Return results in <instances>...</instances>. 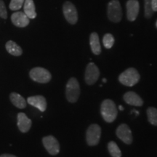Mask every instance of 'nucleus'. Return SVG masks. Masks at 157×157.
<instances>
[{
    "label": "nucleus",
    "mask_w": 157,
    "mask_h": 157,
    "mask_svg": "<svg viewBox=\"0 0 157 157\" xmlns=\"http://www.w3.org/2000/svg\"><path fill=\"white\" fill-rule=\"evenodd\" d=\"M11 21L15 26L23 28L29 24V18L23 12H15L11 15Z\"/></svg>",
    "instance_id": "nucleus-12"
},
{
    "label": "nucleus",
    "mask_w": 157,
    "mask_h": 157,
    "mask_svg": "<svg viewBox=\"0 0 157 157\" xmlns=\"http://www.w3.org/2000/svg\"><path fill=\"white\" fill-rule=\"evenodd\" d=\"M0 157H17L14 156V155H12V154H2Z\"/></svg>",
    "instance_id": "nucleus-27"
},
{
    "label": "nucleus",
    "mask_w": 157,
    "mask_h": 157,
    "mask_svg": "<svg viewBox=\"0 0 157 157\" xmlns=\"http://www.w3.org/2000/svg\"><path fill=\"white\" fill-rule=\"evenodd\" d=\"M119 80L124 85L132 87L139 82L140 74L135 68H129L120 74Z\"/></svg>",
    "instance_id": "nucleus-2"
},
{
    "label": "nucleus",
    "mask_w": 157,
    "mask_h": 157,
    "mask_svg": "<svg viewBox=\"0 0 157 157\" xmlns=\"http://www.w3.org/2000/svg\"><path fill=\"white\" fill-rule=\"evenodd\" d=\"M151 7L154 12L157 11V0H152L151 1Z\"/></svg>",
    "instance_id": "nucleus-26"
},
{
    "label": "nucleus",
    "mask_w": 157,
    "mask_h": 157,
    "mask_svg": "<svg viewBox=\"0 0 157 157\" xmlns=\"http://www.w3.org/2000/svg\"><path fill=\"white\" fill-rule=\"evenodd\" d=\"M117 137L126 144H131L132 142V135L131 129L126 124L119 125L117 129Z\"/></svg>",
    "instance_id": "nucleus-10"
},
{
    "label": "nucleus",
    "mask_w": 157,
    "mask_h": 157,
    "mask_svg": "<svg viewBox=\"0 0 157 157\" xmlns=\"http://www.w3.org/2000/svg\"><path fill=\"white\" fill-rule=\"evenodd\" d=\"M17 127L22 132H27L31 127V120L24 113L17 114Z\"/></svg>",
    "instance_id": "nucleus-14"
},
{
    "label": "nucleus",
    "mask_w": 157,
    "mask_h": 157,
    "mask_svg": "<svg viewBox=\"0 0 157 157\" xmlns=\"http://www.w3.org/2000/svg\"><path fill=\"white\" fill-rule=\"evenodd\" d=\"M42 143L44 148L51 155H57L60 151V145L57 139L52 135L43 137Z\"/></svg>",
    "instance_id": "nucleus-8"
},
{
    "label": "nucleus",
    "mask_w": 157,
    "mask_h": 157,
    "mask_svg": "<svg viewBox=\"0 0 157 157\" xmlns=\"http://www.w3.org/2000/svg\"><path fill=\"white\" fill-rule=\"evenodd\" d=\"M127 17L129 21H134L137 18L140 10V5L137 0H128L126 5Z\"/></svg>",
    "instance_id": "nucleus-11"
},
{
    "label": "nucleus",
    "mask_w": 157,
    "mask_h": 157,
    "mask_svg": "<svg viewBox=\"0 0 157 157\" xmlns=\"http://www.w3.org/2000/svg\"><path fill=\"white\" fill-rule=\"evenodd\" d=\"M108 149L112 157H121V152L117 144L113 141H111L108 144Z\"/></svg>",
    "instance_id": "nucleus-20"
},
{
    "label": "nucleus",
    "mask_w": 157,
    "mask_h": 157,
    "mask_svg": "<svg viewBox=\"0 0 157 157\" xmlns=\"http://www.w3.org/2000/svg\"><path fill=\"white\" fill-rule=\"evenodd\" d=\"M25 0H11L9 7L11 10L16 11L22 7Z\"/></svg>",
    "instance_id": "nucleus-24"
},
{
    "label": "nucleus",
    "mask_w": 157,
    "mask_h": 157,
    "mask_svg": "<svg viewBox=\"0 0 157 157\" xmlns=\"http://www.w3.org/2000/svg\"><path fill=\"white\" fill-rule=\"evenodd\" d=\"M103 43L104 47L106 49L111 48L114 44V38L111 34H105L103 38Z\"/></svg>",
    "instance_id": "nucleus-22"
},
{
    "label": "nucleus",
    "mask_w": 157,
    "mask_h": 157,
    "mask_svg": "<svg viewBox=\"0 0 157 157\" xmlns=\"http://www.w3.org/2000/svg\"><path fill=\"white\" fill-rule=\"evenodd\" d=\"M101 135V129L99 125L93 124L90 125L86 133V140L89 146H96L99 143Z\"/></svg>",
    "instance_id": "nucleus-6"
},
{
    "label": "nucleus",
    "mask_w": 157,
    "mask_h": 157,
    "mask_svg": "<svg viewBox=\"0 0 157 157\" xmlns=\"http://www.w3.org/2000/svg\"><path fill=\"white\" fill-rule=\"evenodd\" d=\"M80 95L79 84L76 78L71 77L66 84V95L70 103H75L77 101Z\"/></svg>",
    "instance_id": "nucleus-3"
},
{
    "label": "nucleus",
    "mask_w": 157,
    "mask_h": 157,
    "mask_svg": "<svg viewBox=\"0 0 157 157\" xmlns=\"http://www.w3.org/2000/svg\"><path fill=\"white\" fill-rule=\"evenodd\" d=\"M101 113L103 119L106 122H113L117 118L118 113L117 105L114 102L109 99L103 101L101 106Z\"/></svg>",
    "instance_id": "nucleus-1"
},
{
    "label": "nucleus",
    "mask_w": 157,
    "mask_h": 157,
    "mask_svg": "<svg viewBox=\"0 0 157 157\" xmlns=\"http://www.w3.org/2000/svg\"><path fill=\"white\" fill-rule=\"evenodd\" d=\"M90 44L91 47V50L95 55L101 54V47L100 44L99 36L97 33H92L90 37Z\"/></svg>",
    "instance_id": "nucleus-17"
},
{
    "label": "nucleus",
    "mask_w": 157,
    "mask_h": 157,
    "mask_svg": "<svg viewBox=\"0 0 157 157\" xmlns=\"http://www.w3.org/2000/svg\"><path fill=\"white\" fill-rule=\"evenodd\" d=\"M108 17L111 21L118 23L122 17L121 5L118 0H111L108 5Z\"/></svg>",
    "instance_id": "nucleus-4"
},
{
    "label": "nucleus",
    "mask_w": 157,
    "mask_h": 157,
    "mask_svg": "<svg viewBox=\"0 0 157 157\" xmlns=\"http://www.w3.org/2000/svg\"><path fill=\"white\" fill-rule=\"evenodd\" d=\"M27 102L32 106L36 107V109H38L42 112L44 111L47 109V101L45 98L42 95H36L29 97L27 99Z\"/></svg>",
    "instance_id": "nucleus-13"
},
{
    "label": "nucleus",
    "mask_w": 157,
    "mask_h": 157,
    "mask_svg": "<svg viewBox=\"0 0 157 157\" xmlns=\"http://www.w3.org/2000/svg\"><path fill=\"white\" fill-rule=\"evenodd\" d=\"M107 82V79H105V78H103V83H105V82Z\"/></svg>",
    "instance_id": "nucleus-30"
},
{
    "label": "nucleus",
    "mask_w": 157,
    "mask_h": 157,
    "mask_svg": "<svg viewBox=\"0 0 157 157\" xmlns=\"http://www.w3.org/2000/svg\"><path fill=\"white\" fill-rule=\"evenodd\" d=\"M12 103L18 109H23L26 107V101L21 95L16 93H12L10 95Z\"/></svg>",
    "instance_id": "nucleus-18"
},
{
    "label": "nucleus",
    "mask_w": 157,
    "mask_h": 157,
    "mask_svg": "<svg viewBox=\"0 0 157 157\" xmlns=\"http://www.w3.org/2000/svg\"><path fill=\"white\" fill-rule=\"evenodd\" d=\"M132 113H135V114H136L137 116V115H139V112H138V111H135V110H132Z\"/></svg>",
    "instance_id": "nucleus-28"
},
{
    "label": "nucleus",
    "mask_w": 157,
    "mask_h": 157,
    "mask_svg": "<svg viewBox=\"0 0 157 157\" xmlns=\"http://www.w3.org/2000/svg\"><path fill=\"white\" fill-rule=\"evenodd\" d=\"M156 27H157V21H156Z\"/></svg>",
    "instance_id": "nucleus-31"
},
{
    "label": "nucleus",
    "mask_w": 157,
    "mask_h": 157,
    "mask_svg": "<svg viewBox=\"0 0 157 157\" xmlns=\"http://www.w3.org/2000/svg\"><path fill=\"white\" fill-rule=\"evenodd\" d=\"M6 50L10 54L14 56H20L23 53V50L19 45L13 41H8L6 43Z\"/></svg>",
    "instance_id": "nucleus-19"
},
{
    "label": "nucleus",
    "mask_w": 157,
    "mask_h": 157,
    "mask_svg": "<svg viewBox=\"0 0 157 157\" xmlns=\"http://www.w3.org/2000/svg\"><path fill=\"white\" fill-rule=\"evenodd\" d=\"M0 17L4 19H7V9H6L5 2L2 0H0Z\"/></svg>",
    "instance_id": "nucleus-25"
},
{
    "label": "nucleus",
    "mask_w": 157,
    "mask_h": 157,
    "mask_svg": "<svg viewBox=\"0 0 157 157\" xmlns=\"http://www.w3.org/2000/svg\"><path fill=\"white\" fill-rule=\"evenodd\" d=\"M152 0H144V9H145V17L150 18L154 14V11L151 7Z\"/></svg>",
    "instance_id": "nucleus-23"
},
{
    "label": "nucleus",
    "mask_w": 157,
    "mask_h": 157,
    "mask_svg": "<svg viewBox=\"0 0 157 157\" xmlns=\"http://www.w3.org/2000/svg\"><path fill=\"white\" fill-rule=\"evenodd\" d=\"M148 121L151 124L157 126V109L156 108L150 107L147 109Z\"/></svg>",
    "instance_id": "nucleus-21"
},
{
    "label": "nucleus",
    "mask_w": 157,
    "mask_h": 157,
    "mask_svg": "<svg viewBox=\"0 0 157 157\" xmlns=\"http://www.w3.org/2000/svg\"><path fill=\"white\" fill-rule=\"evenodd\" d=\"M124 100L127 104L134 106H141L143 101L140 96L134 92H127L124 95Z\"/></svg>",
    "instance_id": "nucleus-15"
},
{
    "label": "nucleus",
    "mask_w": 157,
    "mask_h": 157,
    "mask_svg": "<svg viewBox=\"0 0 157 157\" xmlns=\"http://www.w3.org/2000/svg\"><path fill=\"white\" fill-rule=\"evenodd\" d=\"M29 75L31 79L39 83H48L52 78L51 74L48 70L41 67L32 68L29 73Z\"/></svg>",
    "instance_id": "nucleus-5"
},
{
    "label": "nucleus",
    "mask_w": 157,
    "mask_h": 157,
    "mask_svg": "<svg viewBox=\"0 0 157 157\" xmlns=\"http://www.w3.org/2000/svg\"><path fill=\"white\" fill-rule=\"evenodd\" d=\"M63 12L66 21L71 24H75L78 21V13L75 6L70 2H66L63 6Z\"/></svg>",
    "instance_id": "nucleus-7"
},
{
    "label": "nucleus",
    "mask_w": 157,
    "mask_h": 157,
    "mask_svg": "<svg viewBox=\"0 0 157 157\" xmlns=\"http://www.w3.org/2000/svg\"><path fill=\"white\" fill-rule=\"evenodd\" d=\"M100 76V71L97 66L93 63L87 65L85 71V82L89 85L94 84Z\"/></svg>",
    "instance_id": "nucleus-9"
},
{
    "label": "nucleus",
    "mask_w": 157,
    "mask_h": 157,
    "mask_svg": "<svg viewBox=\"0 0 157 157\" xmlns=\"http://www.w3.org/2000/svg\"><path fill=\"white\" fill-rule=\"evenodd\" d=\"M23 13L29 19H34L36 17V8L33 0H25L23 4Z\"/></svg>",
    "instance_id": "nucleus-16"
},
{
    "label": "nucleus",
    "mask_w": 157,
    "mask_h": 157,
    "mask_svg": "<svg viewBox=\"0 0 157 157\" xmlns=\"http://www.w3.org/2000/svg\"><path fill=\"white\" fill-rule=\"evenodd\" d=\"M119 109L120 110V111H123L124 108L122 107V105H119Z\"/></svg>",
    "instance_id": "nucleus-29"
}]
</instances>
